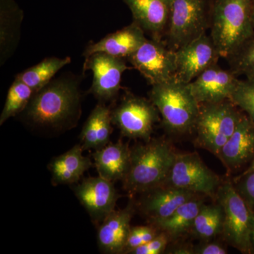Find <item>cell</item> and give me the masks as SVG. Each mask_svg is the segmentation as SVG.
Wrapping results in <instances>:
<instances>
[{"label": "cell", "mask_w": 254, "mask_h": 254, "mask_svg": "<svg viewBox=\"0 0 254 254\" xmlns=\"http://www.w3.org/2000/svg\"><path fill=\"white\" fill-rule=\"evenodd\" d=\"M26 110L28 120L37 126L60 128L77 121L81 112L77 80L64 77L50 81L35 93Z\"/></svg>", "instance_id": "1"}, {"label": "cell", "mask_w": 254, "mask_h": 254, "mask_svg": "<svg viewBox=\"0 0 254 254\" xmlns=\"http://www.w3.org/2000/svg\"><path fill=\"white\" fill-rule=\"evenodd\" d=\"M210 36L228 59L254 36L252 0H211Z\"/></svg>", "instance_id": "2"}, {"label": "cell", "mask_w": 254, "mask_h": 254, "mask_svg": "<svg viewBox=\"0 0 254 254\" xmlns=\"http://www.w3.org/2000/svg\"><path fill=\"white\" fill-rule=\"evenodd\" d=\"M176 154L173 145L161 138L136 145L131 150L129 169L123 181L125 190L134 194L163 185Z\"/></svg>", "instance_id": "3"}, {"label": "cell", "mask_w": 254, "mask_h": 254, "mask_svg": "<svg viewBox=\"0 0 254 254\" xmlns=\"http://www.w3.org/2000/svg\"><path fill=\"white\" fill-rule=\"evenodd\" d=\"M149 99L162 117L168 133L185 135L194 131L200 104L192 94L189 83L173 79L152 86Z\"/></svg>", "instance_id": "4"}, {"label": "cell", "mask_w": 254, "mask_h": 254, "mask_svg": "<svg viewBox=\"0 0 254 254\" xmlns=\"http://www.w3.org/2000/svg\"><path fill=\"white\" fill-rule=\"evenodd\" d=\"M240 110L230 99L200 104L195 145L217 156L243 118Z\"/></svg>", "instance_id": "5"}, {"label": "cell", "mask_w": 254, "mask_h": 254, "mask_svg": "<svg viewBox=\"0 0 254 254\" xmlns=\"http://www.w3.org/2000/svg\"><path fill=\"white\" fill-rule=\"evenodd\" d=\"M216 198L224 212L221 233L224 240L240 252L251 253L254 250L252 234L254 213L252 208L230 182L220 185Z\"/></svg>", "instance_id": "6"}, {"label": "cell", "mask_w": 254, "mask_h": 254, "mask_svg": "<svg viewBox=\"0 0 254 254\" xmlns=\"http://www.w3.org/2000/svg\"><path fill=\"white\" fill-rule=\"evenodd\" d=\"M211 0H173L165 40L175 51L186 46L210 28Z\"/></svg>", "instance_id": "7"}, {"label": "cell", "mask_w": 254, "mask_h": 254, "mask_svg": "<svg viewBox=\"0 0 254 254\" xmlns=\"http://www.w3.org/2000/svg\"><path fill=\"white\" fill-rule=\"evenodd\" d=\"M163 185L216 198L221 185L218 175L209 169L197 152L177 153Z\"/></svg>", "instance_id": "8"}, {"label": "cell", "mask_w": 254, "mask_h": 254, "mask_svg": "<svg viewBox=\"0 0 254 254\" xmlns=\"http://www.w3.org/2000/svg\"><path fill=\"white\" fill-rule=\"evenodd\" d=\"M112 123L123 136L151 139L153 127L160 121V113L150 99L127 94L118 106L111 111Z\"/></svg>", "instance_id": "9"}, {"label": "cell", "mask_w": 254, "mask_h": 254, "mask_svg": "<svg viewBox=\"0 0 254 254\" xmlns=\"http://www.w3.org/2000/svg\"><path fill=\"white\" fill-rule=\"evenodd\" d=\"M128 60L151 86L175 78L176 51L169 48L164 40L147 38Z\"/></svg>", "instance_id": "10"}, {"label": "cell", "mask_w": 254, "mask_h": 254, "mask_svg": "<svg viewBox=\"0 0 254 254\" xmlns=\"http://www.w3.org/2000/svg\"><path fill=\"white\" fill-rule=\"evenodd\" d=\"M123 58L106 53H98L85 59L83 70H91L93 83L88 93L94 95L100 102L115 99L121 89L123 73L128 69Z\"/></svg>", "instance_id": "11"}, {"label": "cell", "mask_w": 254, "mask_h": 254, "mask_svg": "<svg viewBox=\"0 0 254 254\" xmlns=\"http://www.w3.org/2000/svg\"><path fill=\"white\" fill-rule=\"evenodd\" d=\"M220 58L211 38L204 33L177 50L175 79L190 83Z\"/></svg>", "instance_id": "12"}, {"label": "cell", "mask_w": 254, "mask_h": 254, "mask_svg": "<svg viewBox=\"0 0 254 254\" xmlns=\"http://www.w3.org/2000/svg\"><path fill=\"white\" fill-rule=\"evenodd\" d=\"M73 190L95 224L101 223L115 210L119 198L113 182L100 176L86 179Z\"/></svg>", "instance_id": "13"}, {"label": "cell", "mask_w": 254, "mask_h": 254, "mask_svg": "<svg viewBox=\"0 0 254 254\" xmlns=\"http://www.w3.org/2000/svg\"><path fill=\"white\" fill-rule=\"evenodd\" d=\"M239 81L231 70L224 69L217 63L205 69L189 85L192 94L200 105L230 99Z\"/></svg>", "instance_id": "14"}, {"label": "cell", "mask_w": 254, "mask_h": 254, "mask_svg": "<svg viewBox=\"0 0 254 254\" xmlns=\"http://www.w3.org/2000/svg\"><path fill=\"white\" fill-rule=\"evenodd\" d=\"M133 21L150 38L162 41L168 28L173 0H123Z\"/></svg>", "instance_id": "15"}, {"label": "cell", "mask_w": 254, "mask_h": 254, "mask_svg": "<svg viewBox=\"0 0 254 254\" xmlns=\"http://www.w3.org/2000/svg\"><path fill=\"white\" fill-rule=\"evenodd\" d=\"M143 193L140 208L152 224L170 218L180 205L198 195L168 185H160Z\"/></svg>", "instance_id": "16"}, {"label": "cell", "mask_w": 254, "mask_h": 254, "mask_svg": "<svg viewBox=\"0 0 254 254\" xmlns=\"http://www.w3.org/2000/svg\"><path fill=\"white\" fill-rule=\"evenodd\" d=\"M254 155V123L244 115L233 134L222 147L217 157L227 171L238 170Z\"/></svg>", "instance_id": "17"}, {"label": "cell", "mask_w": 254, "mask_h": 254, "mask_svg": "<svg viewBox=\"0 0 254 254\" xmlns=\"http://www.w3.org/2000/svg\"><path fill=\"white\" fill-rule=\"evenodd\" d=\"M144 31L133 22L103 39L87 47L83 56L85 59L95 53H106L118 58H128L146 41Z\"/></svg>", "instance_id": "18"}, {"label": "cell", "mask_w": 254, "mask_h": 254, "mask_svg": "<svg viewBox=\"0 0 254 254\" xmlns=\"http://www.w3.org/2000/svg\"><path fill=\"white\" fill-rule=\"evenodd\" d=\"M133 212V205H127L123 210H113L100 224L98 242L102 252L112 254L125 252Z\"/></svg>", "instance_id": "19"}, {"label": "cell", "mask_w": 254, "mask_h": 254, "mask_svg": "<svg viewBox=\"0 0 254 254\" xmlns=\"http://www.w3.org/2000/svg\"><path fill=\"white\" fill-rule=\"evenodd\" d=\"M98 175L112 182L122 180L127 176L130 166L131 150L121 141L109 143L95 150L93 154Z\"/></svg>", "instance_id": "20"}, {"label": "cell", "mask_w": 254, "mask_h": 254, "mask_svg": "<svg viewBox=\"0 0 254 254\" xmlns=\"http://www.w3.org/2000/svg\"><path fill=\"white\" fill-rule=\"evenodd\" d=\"M23 12L14 0H0V64L4 65L17 48Z\"/></svg>", "instance_id": "21"}, {"label": "cell", "mask_w": 254, "mask_h": 254, "mask_svg": "<svg viewBox=\"0 0 254 254\" xmlns=\"http://www.w3.org/2000/svg\"><path fill=\"white\" fill-rule=\"evenodd\" d=\"M81 144L52 160L48 168L52 173L53 185H69L78 182L92 165L91 159L83 155Z\"/></svg>", "instance_id": "22"}, {"label": "cell", "mask_w": 254, "mask_h": 254, "mask_svg": "<svg viewBox=\"0 0 254 254\" xmlns=\"http://www.w3.org/2000/svg\"><path fill=\"white\" fill-rule=\"evenodd\" d=\"M203 205L204 203L200 195H197L180 205L170 218L153 225L168 234L170 239L178 237L191 229L195 217Z\"/></svg>", "instance_id": "23"}, {"label": "cell", "mask_w": 254, "mask_h": 254, "mask_svg": "<svg viewBox=\"0 0 254 254\" xmlns=\"http://www.w3.org/2000/svg\"><path fill=\"white\" fill-rule=\"evenodd\" d=\"M71 62L69 57L47 58L35 66L18 73L15 78L26 83L37 93L48 84L61 68Z\"/></svg>", "instance_id": "24"}, {"label": "cell", "mask_w": 254, "mask_h": 254, "mask_svg": "<svg viewBox=\"0 0 254 254\" xmlns=\"http://www.w3.org/2000/svg\"><path fill=\"white\" fill-rule=\"evenodd\" d=\"M224 212L221 205H203L195 217L192 225V233L195 237L207 241L221 235Z\"/></svg>", "instance_id": "25"}, {"label": "cell", "mask_w": 254, "mask_h": 254, "mask_svg": "<svg viewBox=\"0 0 254 254\" xmlns=\"http://www.w3.org/2000/svg\"><path fill=\"white\" fill-rule=\"evenodd\" d=\"M35 93L36 92L31 87L15 78L8 91L6 102L0 115V125L26 109Z\"/></svg>", "instance_id": "26"}, {"label": "cell", "mask_w": 254, "mask_h": 254, "mask_svg": "<svg viewBox=\"0 0 254 254\" xmlns=\"http://www.w3.org/2000/svg\"><path fill=\"white\" fill-rule=\"evenodd\" d=\"M227 60L230 70L237 76L254 77V36Z\"/></svg>", "instance_id": "27"}, {"label": "cell", "mask_w": 254, "mask_h": 254, "mask_svg": "<svg viewBox=\"0 0 254 254\" xmlns=\"http://www.w3.org/2000/svg\"><path fill=\"white\" fill-rule=\"evenodd\" d=\"M230 99L254 123V77L240 79Z\"/></svg>", "instance_id": "28"}, {"label": "cell", "mask_w": 254, "mask_h": 254, "mask_svg": "<svg viewBox=\"0 0 254 254\" xmlns=\"http://www.w3.org/2000/svg\"><path fill=\"white\" fill-rule=\"evenodd\" d=\"M158 235L156 227L150 226H137L131 227L127 239L125 252L129 253L140 246L150 242Z\"/></svg>", "instance_id": "29"}, {"label": "cell", "mask_w": 254, "mask_h": 254, "mask_svg": "<svg viewBox=\"0 0 254 254\" xmlns=\"http://www.w3.org/2000/svg\"><path fill=\"white\" fill-rule=\"evenodd\" d=\"M170 240L168 234L162 232L154 239L144 245L137 247L129 253L133 254H160L163 253Z\"/></svg>", "instance_id": "30"}, {"label": "cell", "mask_w": 254, "mask_h": 254, "mask_svg": "<svg viewBox=\"0 0 254 254\" xmlns=\"http://www.w3.org/2000/svg\"><path fill=\"white\" fill-rule=\"evenodd\" d=\"M237 191L251 208H254V170L242 174L237 179Z\"/></svg>", "instance_id": "31"}, {"label": "cell", "mask_w": 254, "mask_h": 254, "mask_svg": "<svg viewBox=\"0 0 254 254\" xmlns=\"http://www.w3.org/2000/svg\"><path fill=\"white\" fill-rule=\"evenodd\" d=\"M195 254H226L227 251L221 244L216 242H207L195 246L191 250Z\"/></svg>", "instance_id": "32"}, {"label": "cell", "mask_w": 254, "mask_h": 254, "mask_svg": "<svg viewBox=\"0 0 254 254\" xmlns=\"http://www.w3.org/2000/svg\"><path fill=\"white\" fill-rule=\"evenodd\" d=\"M253 170H254V155L253 158H252V163H251L250 167H249V168L247 169L243 174L250 173V172L253 171Z\"/></svg>", "instance_id": "33"}, {"label": "cell", "mask_w": 254, "mask_h": 254, "mask_svg": "<svg viewBox=\"0 0 254 254\" xmlns=\"http://www.w3.org/2000/svg\"><path fill=\"white\" fill-rule=\"evenodd\" d=\"M252 246H253V248L254 249V225L253 230H252Z\"/></svg>", "instance_id": "34"}, {"label": "cell", "mask_w": 254, "mask_h": 254, "mask_svg": "<svg viewBox=\"0 0 254 254\" xmlns=\"http://www.w3.org/2000/svg\"><path fill=\"white\" fill-rule=\"evenodd\" d=\"M252 6H253V17L254 21V0H252Z\"/></svg>", "instance_id": "35"}]
</instances>
